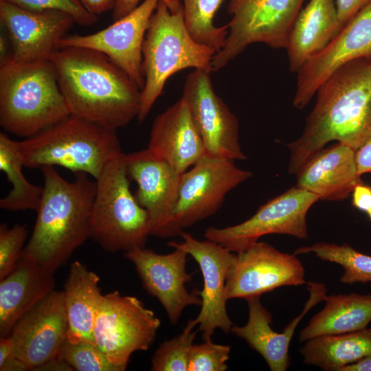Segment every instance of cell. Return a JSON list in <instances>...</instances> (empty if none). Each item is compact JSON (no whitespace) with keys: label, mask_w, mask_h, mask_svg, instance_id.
I'll use <instances>...</instances> for the list:
<instances>
[{"label":"cell","mask_w":371,"mask_h":371,"mask_svg":"<svg viewBox=\"0 0 371 371\" xmlns=\"http://www.w3.org/2000/svg\"><path fill=\"white\" fill-rule=\"evenodd\" d=\"M54 273L21 258L14 269L0 279V337L10 335L19 319L54 289Z\"/></svg>","instance_id":"24"},{"label":"cell","mask_w":371,"mask_h":371,"mask_svg":"<svg viewBox=\"0 0 371 371\" xmlns=\"http://www.w3.org/2000/svg\"><path fill=\"white\" fill-rule=\"evenodd\" d=\"M188 255L176 248L168 254L145 247L124 253L134 265L144 289L159 301L172 325L177 323L186 307L201 304L198 290L190 293L186 288L192 277L186 271Z\"/></svg>","instance_id":"19"},{"label":"cell","mask_w":371,"mask_h":371,"mask_svg":"<svg viewBox=\"0 0 371 371\" xmlns=\"http://www.w3.org/2000/svg\"><path fill=\"white\" fill-rule=\"evenodd\" d=\"M49 60L71 115L116 131L137 117L142 89L104 54L65 47Z\"/></svg>","instance_id":"2"},{"label":"cell","mask_w":371,"mask_h":371,"mask_svg":"<svg viewBox=\"0 0 371 371\" xmlns=\"http://www.w3.org/2000/svg\"><path fill=\"white\" fill-rule=\"evenodd\" d=\"M223 0H181L184 21L192 37L198 43L214 48L216 53L224 46L228 26L218 27L214 15Z\"/></svg>","instance_id":"30"},{"label":"cell","mask_w":371,"mask_h":371,"mask_svg":"<svg viewBox=\"0 0 371 371\" xmlns=\"http://www.w3.org/2000/svg\"><path fill=\"white\" fill-rule=\"evenodd\" d=\"M315 94V104L302 135L286 144L290 151L288 171L292 175L330 142L357 150L371 137V56L338 68Z\"/></svg>","instance_id":"1"},{"label":"cell","mask_w":371,"mask_h":371,"mask_svg":"<svg viewBox=\"0 0 371 371\" xmlns=\"http://www.w3.org/2000/svg\"><path fill=\"white\" fill-rule=\"evenodd\" d=\"M308 253H313L322 260L341 265L344 271L340 278L341 282L371 283V256L362 254L348 244L317 243L310 247L297 248L294 252L295 254Z\"/></svg>","instance_id":"31"},{"label":"cell","mask_w":371,"mask_h":371,"mask_svg":"<svg viewBox=\"0 0 371 371\" xmlns=\"http://www.w3.org/2000/svg\"><path fill=\"white\" fill-rule=\"evenodd\" d=\"M352 203L357 210L366 212L371 208V187L363 184L357 185L352 192Z\"/></svg>","instance_id":"38"},{"label":"cell","mask_w":371,"mask_h":371,"mask_svg":"<svg viewBox=\"0 0 371 371\" xmlns=\"http://www.w3.org/2000/svg\"><path fill=\"white\" fill-rule=\"evenodd\" d=\"M58 356L77 371H120L102 350L93 343L73 344L67 339Z\"/></svg>","instance_id":"33"},{"label":"cell","mask_w":371,"mask_h":371,"mask_svg":"<svg viewBox=\"0 0 371 371\" xmlns=\"http://www.w3.org/2000/svg\"><path fill=\"white\" fill-rule=\"evenodd\" d=\"M19 147L25 167L61 166L74 174L97 179L107 162L122 152L116 130L70 115L22 141Z\"/></svg>","instance_id":"6"},{"label":"cell","mask_w":371,"mask_h":371,"mask_svg":"<svg viewBox=\"0 0 371 371\" xmlns=\"http://www.w3.org/2000/svg\"><path fill=\"white\" fill-rule=\"evenodd\" d=\"M1 371H25L29 370L27 366L22 360L14 356L0 365Z\"/></svg>","instance_id":"44"},{"label":"cell","mask_w":371,"mask_h":371,"mask_svg":"<svg viewBox=\"0 0 371 371\" xmlns=\"http://www.w3.org/2000/svg\"><path fill=\"white\" fill-rule=\"evenodd\" d=\"M126 161L129 178L137 184L135 197L148 215L150 236H181L172 214L182 174L148 148L126 154Z\"/></svg>","instance_id":"14"},{"label":"cell","mask_w":371,"mask_h":371,"mask_svg":"<svg viewBox=\"0 0 371 371\" xmlns=\"http://www.w3.org/2000/svg\"><path fill=\"white\" fill-rule=\"evenodd\" d=\"M67 331L63 291L54 289L14 326L10 334L15 342L14 356L33 370L58 356Z\"/></svg>","instance_id":"20"},{"label":"cell","mask_w":371,"mask_h":371,"mask_svg":"<svg viewBox=\"0 0 371 371\" xmlns=\"http://www.w3.org/2000/svg\"><path fill=\"white\" fill-rule=\"evenodd\" d=\"M100 278L80 261L72 262L64 284L68 323L67 340L73 344L94 343L93 328L103 297Z\"/></svg>","instance_id":"26"},{"label":"cell","mask_w":371,"mask_h":371,"mask_svg":"<svg viewBox=\"0 0 371 371\" xmlns=\"http://www.w3.org/2000/svg\"><path fill=\"white\" fill-rule=\"evenodd\" d=\"M141 0H115V7L113 10L112 19L113 21L124 17L139 4Z\"/></svg>","instance_id":"41"},{"label":"cell","mask_w":371,"mask_h":371,"mask_svg":"<svg viewBox=\"0 0 371 371\" xmlns=\"http://www.w3.org/2000/svg\"><path fill=\"white\" fill-rule=\"evenodd\" d=\"M15 352V342L10 335L1 337L0 339V365L8 359L14 357Z\"/></svg>","instance_id":"43"},{"label":"cell","mask_w":371,"mask_h":371,"mask_svg":"<svg viewBox=\"0 0 371 371\" xmlns=\"http://www.w3.org/2000/svg\"><path fill=\"white\" fill-rule=\"evenodd\" d=\"M355 159L360 176L371 172V137L355 151Z\"/></svg>","instance_id":"39"},{"label":"cell","mask_w":371,"mask_h":371,"mask_svg":"<svg viewBox=\"0 0 371 371\" xmlns=\"http://www.w3.org/2000/svg\"><path fill=\"white\" fill-rule=\"evenodd\" d=\"M233 160L205 155L181 176L172 218L177 229L192 226L214 214L228 192L251 177Z\"/></svg>","instance_id":"11"},{"label":"cell","mask_w":371,"mask_h":371,"mask_svg":"<svg viewBox=\"0 0 371 371\" xmlns=\"http://www.w3.org/2000/svg\"><path fill=\"white\" fill-rule=\"evenodd\" d=\"M161 322L135 296L115 291L103 295L94 328V343L120 371L126 370L131 355L147 350L155 341Z\"/></svg>","instance_id":"9"},{"label":"cell","mask_w":371,"mask_h":371,"mask_svg":"<svg viewBox=\"0 0 371 371\" xmlns=\"http://www.w3.org/2000/svg\"><path fill=\"white\" fill-rule=\"evenodd\" d=\"M32 11L57 10L70 15L75 23L91 26L98 21V16L89 12L80 0H4Z\"/></svg>","instance_id":"36"},{"label":"cell","mask_w":371,"mask_h":371,"mask_svg":"<svg viewBox=\"0 0 371 371\" xmlns=\"http://www.w3.org/2000/svg\"><path fill=\"white\" fill-rule=\"evenodd\" d=\"M310 297L302 312L281 333L270 326L271 313L261 304L260 296L247 298L249 319L244 326L233 325L231 332L243 339L266 361L271 371H285L289 366V348L295 329L307 312L326 297V288L321 282H308Z\"/></svg>","instance_id":"21"},{"label":"cell","mask_w":371,"mask_h":371,"mask_svg":"<svg viewBox=\"0 0 371 371\" xmlns=\"http://www.w3.org/2000/svg\"><path fill=\"white\" fill-rule=\"evenodd\" d=\"M126 157H112L95 179L91 238L109 253L145 247L150 236L148 213L130 189Z\"/></svg>","instance_id":"7"},{"label":"cell","mask_w":371,"mask_h":371,"mask_svg":"<svg viewBox=\"0 0 371 371\" xmlns=\"http://www.w3.org/2000/svg\"><path fill=\"white\" fill-rule=\"evenodd\" d=\"M216 53L214 48L196 42L190 35L181 0H159L142 45L145 83L138 122L147 117L171 76L188 68L211 72Z\"/></svg>","instance_id":"4"},{"label":"cell","mask_w":371,"mask_h":371,"mask_svg":"<svg viewBox=\"0 0 371 371\" xmlns=\"http://www.w3.org/2000/svg\"><path fill=\"white\" fill-rule=\"evenodd\" d=\"M304 0H231L228 34L223 47L214 55L212 71L224 67L249 45L262 43L286 49L291 30Z\"/></svg>","instance_id":"8"},{"label":"cell","mask_w":371,"mask_h":371,"mask_svg":"<svg viewBox=\"0 0 371 371\" xmlns=\"http://www.w3.org/2000/svg\"><path fill=\"white\" fill-rule=\"evenodd\" d=\"M195 319H189L183 332L165 341L155 350L151 359L153 371H188L189 356L197 333Z\"/></svg>","instance_id":"32"},{"label":"cell","mask_w":371,"mask_h":371,"mask_svg":"<svg viewBox=\"0 0 371 371\" xmlns=\"http://www.w3.org/2000/svg\"><path fill=\"white\" fill-rule=\"evenodd\" d=\"M181 236L183 241H170L168 245L190 255L201 271L203 287L197 291L201 308L195 320L203 340L211 339L216 328L228 333L233 324L226 311L225 284L237 254L218 243L207 239L199 240L188 233L183 232Z\"/></svg>","instance_id":"13"},{"label":"cell","mask_w":371,"mask_h":371,"mask_svg":"<svg viewBox=\"0 0 371 371\" xmlns=\"http://www.w3.org/2000/svg\"><path fill=\"white\" fill-rule=\"evenodd\" d=\"M50 60L0 64V125L27 138L70 115Z\"/></svg>","instance_id":"5"},{"label":"cell","mask_w":371,"mask_h":371,"mask_svg":"<svg viewBox=\"0 0 371 371\" xmlns=\"http://www.w3.org/2000/svg\"><path fill=\"white\" fill-rule=\"evenodd\" d=\"M355 150L337 142L308 159L295 174V186L320 200L341 201L363 183L358 173Z\"/></svg>","instance_id":"23"},{"label":"cell","mask_w":371,"mask_h":371,"mask_svg":"<svg viewBox=\"0 0 371 371\" xmlns=\"http://www.w3.org/2000/svg\"><path fill=\"white\" fill-rule=\"evenodd\" d=\"M25 167L19 141L0 133V170L11 183L10 192L0 200L1 209L11 211H36L42 197L43 187L31 183L25 178Z\"/></svg>","instance_id":"29"},{"label":"cell","mask_w":371,"mask_h":371,"mask_svg":"<svg viewBox=\"0 0 371 371\" xmlns=\"http://www.w3.org/2000/svg\"><path fill=\"white\" fill-rule=\"evenodd\" d=\"M147 148L180 174L206 154L202 137L182 98L155 117Z\"/></svg>","instance_id":"22"},{"label":"cell","mask_w":371,"mask_h":371,"mask_svg":"<svg viewBox=\"0 0 371 371\" xmlns=\"http://www.w3.org/2000/svg\"><path fill=\"white\" fill-rule=\"evenodd\" d=\"M85 8L91 14L98 15L113 10L115 0H80Z\"/></svg>","instance_id":"40"},{"label":"cell","mask_w":371,"mask_h":371,"mask_svg":"<svg viewBox=\"0 0 371 371\" xmlns=\"http://www.w3.org/2000/svg\"><path fill=\"white\" fill-rule=\"evenodd\" d=\"M341 371H371V354L352 364L345 366Z\"/></svg>","instance_id":"45"},{"label":"cell","mask_w":371,"mask_h":371,"mask_svg":"<svg viewBox=\"0 0 371 371\" xmlns=\"http://www.w3.org/2000/svg\"><path fill=\"white\" fill-rule=\"evenodd\" d=\"M0 21L11 45V58L19 63L49 60L75 22L57 10L32 11L0 0Z\"/></svg>","instance_id":"18"},{"label":"cell","mask_w":371,"mask_h":371,"mask_svg":"<svg viewBox=\"0 0 371 371\" xmlns=\"http://www.w3.org/2000/svg\"><path fill=\"white\" fill-rule=\"evenodd\" d=\"M324 301V308L300 333V341L320 335L361 330L371 322V294L326 295Z\"/></svg>","instance_id":"27"},{"label":"cell","mask_w":371,"mask_h":371,"mask_svg":"<svg viewBox=\"0 0 371 371\" xmlns=\"http://www.w3.org/2000/svg\"><path fill=\"white\" fill-rule=\"evenodd\" d=\"M0 60L1 63L4 62L11 57L12 53L9 52L8 50V40L5 38L3 35L0 36Z\"/></svg>","instance_id":"46"},{"label":"cell","mask_w":371,"mask_h":371,"mask_svg":"<svg viewBox=\"0 0 371 371\" xmlns=\"http://www.w3.org/2000/svg\"><path fill=\"white\" fill-rule=\"evenodd\" d=\"M366 56H371V0L297 72L294 106L303 109L321 84L335 70L348 62Z\"/></svg>","instance_id":"17"},{"label":"cell","mask_w":371,"mask_h":371,"mask_svg":"<svg viewBox=\"0 0 371 371\" xmlns=\"http://www.w3.org/2000/svg\"><path fill=\"white\" fill-rule=\"evenodd\" d=\"M341 30L334 0H310L300 12L288 45L289 70L297 72Z\"/></svg>","instance_id":"25"},{"label":"cell","mask_w":371,"mask_h":371,"mask_svg":"<svg viewBox=\"0 0 371 371\" xmlns=\"http://www.w3.org/2000/svg\"><path fill=\"white\" fill-rule=\"evenodd\" d=\"M368 330L371 333V328H368Z\"/></svg>","instance_id":"48"},{"label":"cell","mask_w":371,"mask_h":371,"mask_svg":"<svg viewBox=\"0 0 371 371\" xmlns=\"http://www.w3.org/2000/svg\"><path fill=\"white\" fill-rule=\"evenodd\" d=\"M236 254L226 281L227 300H246L278 287L306 283L304 269L295 254L283 253L268 243L258 241Z\"/></svg>","instance_id":"15"},{"label":"cell","mask_w":371,"mask_h":371,"mask_svg":"<svg viewBox=\"0 0 371 371\" xmlns=\"http://www.w3.org/2000/svg\"><path fill=\"white\" fill-rule=\"evenodd\" d=\"M27 236L25 225L16 224L8 227L0 225V279L11 273L16 267Z\"/></svg>","instance_id":"34"},{"label":"cell","mask_w":371,"mask_h":371,"mask_svg":"<svg viewBox=\"0 0 371 371\" xmlns=\"http://www.w3.org/2000/svg\"><path fill=\"white\" fill-rule=\"evenodd\" d=\"M159 0H144L130 13L105 29L88 35H67L58 43L65 47H86L108 56L142 89V45L150 18Z\"/></svg>","instance_id":"16"},{"label":"cell","mask_w":371,"mask_h":371,"mask_svg":"<svg viewBox=\"0 0 371 371\" xmlns=\"http://www.w3.org/2000/svg\"><path fill=\"white\" fill-rule=\"evenodd\" d=\"M43 192L32 234L21 258L55 273L91 238L90 222L96 183L84 172L68 181L54 166L40 169Z\"/></svg>","instance_id":"3"},{"label":"cell","mask_w":371,"mask_h":371,"mask_svg":"<svg viewBox=\"0 0 371 371\" xmlns=\"http://www.w3.org/2000/svg\"><path fill=\"white\" fill-rule=\"evenodd\" d=\"M370 0H336L337 19L340 29Z\"/></svg>","instance_id":"37"},{"label":"cell","mask_w":371,"mask_h":371,"mask_svg":"<svg viewBox=\"0 0 371 371\" xmlns=\"http://www.w3.org/2000/svg\"><path fill=\"white\" fill-rule=\"evenodd\" d=\"M209 71L194 69L186 77L181 98L204 143L206 155L245 160L237 117L214 89Z\"/></svg>","instance_id":"12"},{"label":"cell","mask_w":371,"mask_h":371,"mask_svg":"<svg viewBox=\"0 0 371 371\" xmlns=\"http://www.w3.org/2000/svg\"><path fill=\"white\" fill-rule=\"evenodd\" d=\"M230 346L216 344L211 339L192 346L188 371H225Z\"/></svg>","instance_id":"35"},{"label":"cell","mask_w":371,"mask_h":371,"mask_svg":"<svg viewBox=\"0 0 371 371\" xmlns=\"http://www.w3.org/2000/svg\"><path fill=\"white\" fill-rule=\"evenodd\" d=\"M319 199L315 194L294 186L261 205L249 218L224 228L210 227L206 239L236 254L245 251L265 235L287 234L307 238L306 215Z\"/></svg>","instance_id":"10"},{"label":"cell","mask_w":371,"mask_h":371,"mask_svg":"<svg viewBox=\"0 0 371 371\" xmlns=\"http://www.w3.org/2000/svg\"><path fill=\"white\" fill-rule=\"evenodd\" d=\"M369 219L371 221V208L367 212Z\"/></svg>","instance_id":"47"},{"label":"cell","mask_w":371,"mask_h":371,"mask_svg":"<svg viewBox=\"0 0 371 371\" xmlns=\"http://www.w3.org/2000/svg\"><path fill=\"white\" fill-rule=\"evenodd\" d=\"M304 361L324 370L341 371L371 354V333L361 330L324 335L306 341L300 349Z\"/></svg>","instance_id":"28"},{"label":"cell","mask_w":371,"mask_h":371,"mask_svg":"<svg viewBox=\"0 0 371 371\" xmlns=\"http://www.w3.org/2000/svg\"><path fill=\"white\" fill-rule=\"evenodd\" d=\"M34 371H73L72 367L65 360L56 356L35 368Z\"/></svg>","instance_id":"42"}]
</instances>
